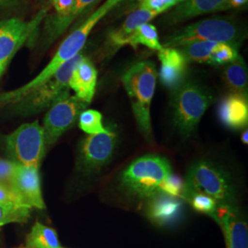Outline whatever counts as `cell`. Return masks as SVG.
I'll return each instance as SVG.
<instances>
[{
  "label": "cell",
  "mask_w": 248,
  "mask_h": 248,
  "mask_svg": "<svg viewBox=\"0 0 248 248\" xmlns=\"http://www.w3.org/2000/svg\"><path fill=\"white\" fill-rule=\"evenodd\" d=\"M121 3H123L121 0H107L105 3H103L90 15V17L81 26L73 31L68 37L64 39L57 52L53 55V59L36 78L18 89L0 95V106L14 105L18 103L22 98H25L28 94L51 78L62 64L79 54L86 45L93 28L110 10H112Z\"/></svg>",
  "instance_id": "cell-1"
},
{
  "label": "cell",
  "mask_w": 248,
  "mask_h": 248,
  "mask_svg": "<svg viewBox=\"0 0 248 248\" xmlns=\"http://www.w3.org/2000/svg\"><path fill=\"white\" fill-rule=\"evenodd\" d=\"M156 79L155 64L148 60L133 63L122 77V82L130 98L136 123L148 142L153 140L151 104L155 91Z\"/></svg>",
  "instance_id": "cell-2"
},
{
  "label": "cell",
  "mask_w": 248,
  "mask_h": 248,
  "mask_svg": "<svg viewBox=\"0 0 248 248\" xmlns=\"http://www.w3.org/2000/svg\"><path fill=\"white\" fill-rule=\"evenodd\" d=\"M245 38L244 30L229 18L213 17L183 27L165 40L163 47L177 48L194 42L225 43L239 46Z\"/></svg>",
  "instance_id": "cell-3"
},
{
  "label": "cell",
  "mask_w": 248,
  "mask_h": 248,
  "mask_svg": "<svg viewBox=\"0 0 248 248\" xmlns=\"http://www.w3.org/2000/svg\"><path fill=\"white\" fill-rule=\"evenodd\" d=\"M171 92L174 124L181 134L187 137L195 132L204 113L213 103V95L193 81H184Z\"/></svg>",
  "instance_id": "cell-4"
},
{
  "label": "cell",
  "mask_w": 248,
  "mask_h": 248,
  "mask_svg": "<svg viewBox=\"0 0 248 248\" xmlns=\"http://www.w3.org/2000/svg\"><path fill=\"white\" fill-rule=\"evenodd\" d=\"M171 174L169 160L148 155L133 161L124 170L122 183L134 195L150 199L162 193V186Z\"/></svg>",
  "instance_id": "cell-5"
},
{
  "label": "cell",
  "mask_w": 248,
  "mask_h": 248,
  "mask_svg": "<svg viewBox=\"0 0 248 248\" xmlns=\"http://www.w3.org/2000/svg\"><path fill=\"white\" fill-rule=\"evenodd\" d=\"M192 193L212 198L220 205H234V192L226 174L208 161H199L188 170L182 200Z\"/></svg>",
  "instance_id": "cell-6"
},
{
  "label": "cell",
  "mask_w": 248,
  "mask_h": 248,
  "mask_svg": "<svg viewBox=\"0 0 248 248\" xmlns=\"http://www.w3.org/2000/svg\"><path fill=\"white\" fill-rule=\"evenodd\" d=\"M80 53L70 61L65 62L51 78L28 94L16 105V109L22 114H33L53 106L59 99L70 95L69 80L72 73L84 58Z\"/></svg>",
  "instance_id": "cell-7"
},
{
  "label": "cell",
  "mask_w": 248,
  "mask_h": 248,
  "mask_svg": "<svg viewBox=\"0 0 248 248\" xmlns=\"http://www.w3.org/2000/svg\"><path fill=\"white\" fill-rule=\"evenodd\" d=\"M48 8L41 9L30 21L10 18L0 21V67L6 69L10 60L23 45L35 36L47 16Z\"/></svg>",
  "instance_id": "cell-8"
},
{
  "label": "cell",
  "mask_w": 248,
  "mask_h": 248,
  "mask_svg": "<svg viewBox=\"0 0 248 248\" xmlns=\"http://www.w3.org/2000/svg\"><path fill=\"white\" fill-rule=\"evenodd\" d=\"M7 147L18 165L39 168L46 148L43 127L37 121L22 124L7 137Z\"/></svg>",
  "instance_id": "cell-9"
},
{
  "label": "cell",
  "mask_w": 248,
  "mask_h": 248,
  "mask_svg": "<svg viewBox=\"0 0 248 248\" xmlns=\"http://www.w3.org/2000/svg\"><path fill=\"white\" fill-rule=\"evenodd\" d=\"M88 106L89 104L82 101L77 96L68 95L50 107L45 115L43 128L45 146L48 147L53 144L62 133L70 129Z\"/></svg>",
  "instance_id": "cell-10"
},
{
  "label": "cell",
  "mask_w": 248,
  "mask_h": 248,
  "mask_svg": "<svg viewBox=\"0 0 248 248\" xmlns=\"http://www.w3.org/2000/svg\"><path fill=\"white\" fill-rule=\"evenodd\" d=\"M116 133L110 128L105 133L92 134L82 143L80 165L86 172H97L107 165L113 155Z\"/></svg>",
  "instance_id": "cell-11"
},
{
  "label": "cell",
  "mask_w": 248,
  "mask_h": 248,
  "mask_svg": "<svg viewBox=\"0 0 248 248\" xmlns=\"http://www.w3.org/2000/svg\"><path fill=\"white\" fill-rule=\"evenodd\" d=\"M12 190L25 207L45 209L41 190L39 168L18 164L12 180Z\"/></svg>",
  "instance_id": "cell-12"
},
{
  "label": "cell",
  "mask_w": 248,
  "mask_h": 248,
  "mask_svg": "<svg viewBox=\"0 0 248 248\" xmlns=\"http://www.w3.org/2000/svg\"><path fill=\"white\" fill-rule=\"evenodd\" d=\"M212 216L222 227L226 248H248V224L234 205L217 206Z\"/></svg>",
  "instance_id": "cell-13"
},
{
  "label": "cell",
  "mask_w": 248,
  "mask_h": 248,
  "mask_svg": "<svg viewBox=\"0 0 248 248\" xmlns=\"http://www.w3.org/2000/svg\"><path fill=\"white\" fill-rule=\"evenodd\" d=\"M231 9L228 0H182L169 9L163 22L174 25L210 13Z\"/></svg>",
  "instance_id": "cell-14"
},
{
  "label": "cell",
  "mask_w": 248,
  "mask_h": 248,
  "mask_svg": "<svg viewBox=\"0 0 248 248\" xmlns=\"http://www.w3.org/2000/svg\"><path fill=\"white\" fill-rule=\"evenodd\" d=\"M159 59L160 80L171 91L186 81L188 61L177 48L164 47L157 52Z\"/></svg>",
  "instance_id": "cell-15"
},
{
  "label": "cell",
  "mask_w": 248,
  "mask_h": 248,
  "mask_svg": "<svg viewBox=\"0 0 248 248\" xmlns=\"http://www.w3.org/2000/svg\"><path fill=\"white\" fill-rule=\"evenodd\" d=\"M163 14L158 10L137 8L125 18L122 25L111 31L107 38L108 52L111 55L125 45H129V40L139 26L149 23L152 19Z\"/></svg>",
  "instance_id": "cell-16"
},
{
  "label": "cell",
  "mask_w": 248,
  "mask_h": 248,
  "mask_svg": "<svg viewBox=\"0 0 248 248\" xmlns=\"http://www.w3.org/2000/svg\"><path fill=\"white\" fill-rule=\"evenodd\" d=\"M98 79V71L91 60L84 56L72 73L69 88L76 96L87 104H90L94 98Z\"/></svg>",
  "instance_id": "cell-17"
},
{
  "label": "cell",
  "mask_w": 248,
  "mask_h": 248,
  "mask_svg": "<svg viewBox=\"0 0 248 248\" xmlns=\"http://www.w3.org/2000/svg\"><path fill=\"white\" fill-rule=\"evenodd\" d=\"M218 115L222 124L231 129L245 128L248 123V96L230 92L220 102Z\"/></svg>",
  "instance_id": "cell-18"
},
{
  "label": "cell",
  "mask_w": 248,
  "mask_h": 248,
  "mask_svg": "<svg viewBox=\"0 0 248 248\" xmlns=\"http://www.w3.org/2000/svg\"><path fill=\"white\" fill-rule=\"evenodd\" d=\"M147 206V215L152 222L158 225H167L176 222L181 214L180 199L160 193L152 197Z\"/></svg>",
  "instance_id": "cell-19"
},
{
  "label": "cell",
  "mask_w": 248,
  "mask_h": 248,
  "mask_svg": "<svg viewBox=\"0 0 248 248\" xmlns=\"http://www.w3.org/2000/svg\"><path fill=\"white\" fill-rule=\"evenodd\" d=\"M222 79L231 93L248 96V66L240 54L233 61L224 65Z\"/></svg>",
  "instance_id": "cell-20"
},
{
  "label": "cell",
  "mask_w": 248,
  "mask_h": 248,
  "mask_svg": "<svg viewBox=\"0 0 248 248\" xmlns=\"http://www.w3.org/2000/svg\"><path fill=\"white\" fill-rule=\"evenodd\" d=\"M27 247L31 248H60L58 235L53 228L36 222L27 239Z\"/></svg>",
  "instance_id": "cell-21"
},
{
  "label": "cell",
  "mask_w": 248,
  "mask_h": 248,
  "mask_svg": "<svg viewBox=\"0 0 248 248\" xmlns=\"http://www.w3.org/2000/svg\"><path fill=\"white\" fill-rule=\"evenodd\" d=\"M133 48L143 45L148 49L159 52L164 47L160 42L159 34L156 27L150 23H145L138 27L129 40V45Z\"/></svg>",
  "instance_id": "cell-22"
},
{
  "label": "cell",
  "mask_w": 248,
  "mask_h": 248,
  "mask_svg": "<svg viewBox=\"0 0 248 248\" xmlns=\"http://www.w3.org/2000/svg\"><path fill=\"white\" fill-rule=\"evenodd\" d=\"M216 44L213 42H194L180 45L177 48L184 54L188 62L209 63Z\"/></svg>",
  "instance_id": "cell-23"
},
{
  "label": "cell",
  "mask_w": 248,
  "mask_h": 248,
  "mask_svg": "<svg viewBox=\"0 0 248 248\" xmlns=\"http://www.w3.org/2000/svg\"><path fill=\"white\" fill-rule=\"evenodd\" d=\"M98 1V0H77L71 14L62 22H61L58 26L55 27L51 32H49L47 35L45 36L46 37L45 44L46 45L52 44L53 41H55L59 36L66 31V29L71 25L76 18L81 15L86 9L93 6Z\"/></svg>",
  "instance_id": "cell-24"
},
{
  "label": "cell",
  "mask_w": 248,
  "mask_h": 248,
  "mask_svg": "<svg viewBox=\"0 0 248 248\" xmlns=\"http://www.w3.org/2000/svg\"><path fill=\"white\" fill-rule=\"evenodd\" d=\"M31 209L18 204L0 202V227L9 223H23L30 218Z\"/></svg>",
  "instance_id": "cell-25"
},
{
  "label": "cell",
  "mask_w": 248,
  "mask_h": 248,
  "mask_svg": "<svg viewBox=\"0 0 248 248\" xmlns=\"http://www.w3.org/2000/svg\"><path fill=\"white\" fill-rule=\"evenodd\" d=\"M79 128L89 135L105 133L106 128L102 124L101 113L95 109H85L78 117Z\"/></svg>",
  "instance_id": "cell-26"
},
{
  "label": "cell",
  "mask_w": 248,
  "mask_h": 248,
  "mask_svg": "<svg viewBox=\"0 0 248 248\" xmlns=\"http://www.w3.org/2000/svg\"><path fill=\"white\" fill-rule=\"evenodd\" d=\"M238 55L237 46L225 43H217L211 55L209 64L225 65L233 61Z\"/></svg>",
  "instance_id": "cell-27"
},
{
  "label": "cell",
  "mask_w": 248,
  "mask_h": 248,
  "mask_svg": "<svg viewBox=\"0 0 248 248\" xmlns=\"http://www.w3.org/2000/svg\"><path fill=\"white\" fill-rule=\"evenodd\" d=\"M185 201L191 204V206L195 209L196 211L209 214L211 216L215 213L217 208V203L212 198L203 194H200V193L189 194L185 198Z\"/></svg>",
  "instance_id": "cell-28"
},
{
  "label": "cell",
  "mask_w": 248,
  "mask_h": 248,
  "mask_svg": "<svg viewBox=\"0 0 248 248\" xmlns=\"http://www.w3.org/2000/svg\"><path fill=\"white\" fill-rule=\"evenodd\" d=\"M184 185H185V182H183L177 176L171 174L169 178L166 180L165 184L162 186V193L168 194L172 197H176L182 200Z\"/></svg>",
  "instance_id": "cell-29"
},
{
  "label": "cell",
  "mask_w": 248,
  "mask_h": 248,
  "mask_svg": "<svg viewBox=\"0 0 248 248\" xmlns=\"http://www.w3.org/2000/svg\"><path fill=\"white\" fill-rule=\"evenodd\" d=\"M181 1L182 0H137V8L158 10L164 14Z\"/></svg>",
  "instance_id": "cell-30"
},
{
  "label": "cell",
  "mask_w": 248,
  "mask_h": 248,
  "mask_svg": "<svg viewBox=\"0 0 248 248\" xmlns=\"http://www.w3.org/2000/svg\"><path fill=\"white\" fill-rule=\"evenodd\" d=\"M17 163L0 159V185L12 189V180Z\"/></svg>",
  "instance_id": "cell-31"
},
{
  "label": "cell",
  "mask_w": 248,
  "mask_h": 248,
  "mask_svg": "<svg viewBox=\"0 0 248 248\" xmlns=\"http://www.w3.org/2000/svg\"><path fill=\"white\" fill-rule=\"evenodd\" d=\"M0 202H8V203L18 204V205L24 206L18 199V196L16 195V193L12 189L1 185H0Z\"/></svg>",
  "instance_id": "cell-32"
},
{
  "label": "cell",
  "mask_w": 248,
  "mask_h": 248,
  "mask_svg": "<svg viewBox=\"0 0 248 248\" xmlns=\"http://www.w3.org/2000/svg\"><path fill=\"white\" fill-rule=\"evenodd\" d=\"M229 1V6L231 9L234 8V9H238L241 7H244L245 5L248 4V0H228Z\"/></svg>",
  "instance_id": "cell-33"
},
{
  "label": "cell",
  "mask_w": 248,
  "mask_h": 248,
  "mask_svg": "<svg viewBox=\"0 0 248 248\" xmlns=\"http://www.w3.org/2000/svg\"><path fill=\"white\" fill-rule=\"evenodd\" d=\"M21 0H0V7H10L17 5Z\"/></svg>",
  "instance_id": "cell-34"
},
{
  "label": "cell",
  "mask_w": 248,
  "mask_h": 248,
  "mask_svg": "<svg viewBox=\"0 0 248 248\" xmlns=\"http://www.w3.org/2000/svg\"><path fill=\"white\" fill-rule=\"evenodd\" d=\"M248 131H246L245 133H243V135H242V142H244V143H246V144H248Z\"/></svg>",
  "instance_id": "cell-35"
},
{
  "label": "cell",
  "mask_w": 248,
  "mask_h": 248,
  "mask_svg": "<svg viewBox=\"0 0 248 248\" xmlns=\"http://www.w3.org/2000/svg\"><path fill=\"white\" fill-rule=\"evenodd\" d=\"M4 70H5V69H3V68H1V67H0V76L2 75V73L4 72Z\"/></svg>",
  "instance_id": "cell-36"
},
{
  "label": "cell",
  "mask_w": 248,
  "mask_h": 248,
  "mask_svg": "<svg viewBox=\"0 0 248 248\" xmlns=\"http://www.w3.org/2000/svg\"><path fill=\"white\" fill-rule=\"evenodd\" d=\"M38 1H40V2H44L45 0H38Z\"/></svg>",
  "instance_id": "cell-37"
},
{
  "label": "cell",
  "mask_w": 248,
  "mask_h": 248,
  "mask_svg": "<svg viewBox=\"0 0 248 248\" xmlns=\"http://www.w3.org/2000/svg\"><path fill=\"white\" fill-rule=\"evenodd\" d=\"M29 248V247H25V248Z\"/></svg>",
  "instance_id": "cell-38"
},
{
  "label": "cell",
  "mask_w": 248,
  "mask_h": 248,
  "mask_svg": "<svg viewBox=\"0 0 248 248\" xmlns=\"http://www.w3.org/2000/svg\"><path fill=\"white\" fill-rule=\"evenodd\" d=\"M121 1H122V2H124V1H125V0H121Z\"/></svg>",
  "instance_id": "cell-39"
},
{
  "label": "cell",
  "mask_w": 248,
  "mask_h": 248,
  "mask_svg": "<svg viewBox=\"0 0 248 248\" xmlns=\"http://www.w3.org/2000/svg\"></svg>",
  "instance_id": "cell-40"
}]
</instances>
